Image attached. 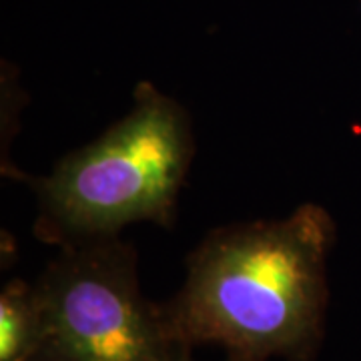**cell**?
I'll use <instances>...</instances> for the list:
<instances>
[{
  "mask_svg": "<svg viewBox=\"0 0 361 361\" xmlns=\"http://www.w3.org/2000/svg\"><path fill=\"white\" fill-rule=\"evenodd\" d=\"M336 221L303 203L281 219L219 227L189 253L163 305L171 337L217 345L227 361H313L325 336Z\"/></svg>",
  "mask_w": 361,
  "mask_h": 361,
  "instance_id": "obj_1",
  "label": "cell"
},
{
  "mask_svg": "<svg viewBox=\"0 0 361 361\" xmlns=\"http://www.w3.org/2000/svg\"><path fill=\"white\" fill-rule=\"evenodd\" d=\"M195 157L189 111L153 82L133 90L129 113L30 179L35 235L49 245L121 237L130 223L173 227Z\"/></svg>",
  "mask_w": 361,
  "mask_h": 361,
  "instance_id": "obj_2",
  "label": "cell"
},
{
  "mask_svg": "<svg viewBox=\"0 0 361 361\" xmlns=\"http://www.w3.org/2000/svg\"><path fill=\"white\" fill-rule=\"evenodd\" d=\"M47 345L37 361H165L179 343L139 281L135 247L104 237L59 247L35 281Z\"/></svg>",
  "mask_w": 361,
  "mask_h": 361,
  "instance_id": "obj_3",
  "label": "cell"
},
{
  "mask_svg": "<svg viewBox=\"0 0 361 361\" xmlns=\"http://www.w3.org/2000/svg\"><path fill=\"white\" fill-rule=\"evenodd\" d=\"M47 322L37 285L11 279L0 291V361H37Z\"/></svg>",
  "mask_w": 361,
  "mask_h": 361,
  "instance_id": "obj_4",
  "label": "cell"
},
{
  "mask_svg": "<svg viewBox=\"0 0 361 361\" xmlns=\"http://www.w3.org/2000/svg\"><path fill=\"white\" fill-rule=\"evenodd\" d=\"M165 361H195L193 348L179 343L177 348L173 349V353H171Z\"/></svg>",
  "mask_w": 361,
  "mask_h": 361,
  "instance_id": "obj_5",
  "label": "cell"
}]
</instances>
